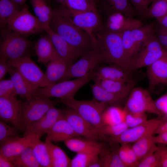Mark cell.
I'll return each instance as SVG.
<instances>
[{
	"label": "cell",
	"instance_id": "1",
	"mask_svg": "<svg viewBox=\"0 0 167 167\" xmlns=\"http://www.w3.org/2000/svg\"><path fill=\"white\" fill-rule=\"evenodd\" d=\"M95 36L96 48L103 62L115 65L131 71L130 62L123 47L122 32L113 31L105 27L96 32Z\"/></svg>",
	"mask_w": 167,
	"mask_h": 167
},
{
	"label": "cell",
	"instance_id": "2",
	"mask_svg": "<svg viewBox=\"0 0 167 167\" xmlns=\"http://www.w3.org/2000/svg\"><path fill=\"white\" fill-rule=\"evenodd\" d=\"M49 27L83 54L94 47L92 41L86 32L54 12Z\"/></svg>",
	"mask_w": 167,
	"mask_h": 167
},
{
	"label": "cell",
	"instance_id": "3",
	"mask_svg": "<svg viewBox=\"0 0 167 167\" xmlns=\"http://www.w3.org/2000/svg\"><path fill=\"white\" fill-rule=\"evenodd\" d=\"M54 12L86 32L91 37L94 46H96L97 40L94 33L104 28L98 11H77L62 5L56 7Z\"/></svg>",
	"mask_w": 167,
	"mask_h": 167
},
{
	"label": "cell",
	"instance_id": "4",
	"mask_svg": "<svg viewBox=\"0 0 167 167\" xmlns=\"http://www.w3.org/2000/svg\"><path fill=\"white\" fill-rule=\"evenodd\" d=\"M59 101L60 103L74 110L97 131L100 136V132L105 125L104 113L108 104L94 99L90 101H79L73 98L67 100L59 99Z\"/></svg>",
	"mask_w": 167,
	"mask_h": 167
},
{
	"label": "cell",
	"instance_id": "5",
	"mask_svg": "<svg viewBox=\"0 0 167 167\" xmlns=\"http://www.w3.org/2000/svg\"><path fill=\"white\" fill-rule=\"evenodd\" d=\"M60 103L58 100L33 96L23 101L19 118V130L24 133L33 123L40 119L51 107Z\"/></svg>",
	"mask_w": 167,
	"mask_h": 167
},
{
	"label": "cell",
	"instance_id": "6",
	"mask_svg": "<svg viewBox=\"0 0 167 167\" xmlns=\"http://www.w3.org/2000/svg\"><path fill=\"white\" fill-rule=\"evenodd\" d=\"M1 31L0 58L11 61L29 57L32 45L26 37L8 28Z\"/></svg>",
	"mask_w": 167,
	"mask_h": 167
},
{
	"label": "cell",
	"instance_id": "7",
	"mask_svg": "<svg viewBox=\"0 0 167 167\" xmlns=\"http://www.w3.org/2000/svg\"><path fill=\"white\" fill-rule=\"evenodd\" d=\"M94 71V70L83 77L62 81L47 86L39 88L33 96L47 98L55 97L62 100L74 98L75 95L82 87L93 79Z\"/></svg>",
	"mask_w": 167,
	"mask_h": 167
},
{
	"label": "cell",
	"instance_id": "8",
	"mask_svg": "<svg viewBox=\"0 0 167 167\" xmlns=\"http://www.w3.org/2000/svg\"><path fill=\"white\" fill-rule=\"evenodd\" d=\"M166 54L167 51L156 36L152 35L144 41L139 50L131 59L130 70L148 67Z\"/></svg>",
	"mask_w": 167,
	"mask_h": 167
},
{
	"label": "cell",
	"instance_id": "9",
	"mask_svg": "<svg viewBox=\"0 0 167 167\" xmlns=\"http://www.w3.org/2000/svg\"><path fill=\"white\" fill-rule=\"evenodd\" d=\"M166 121L167 117L166 116H159L155 118L147 120L137 126L128 128L118 136L106 137V141L110 145L134 143L145 136L155 134L160 125Z\"/></svg>",
	"mask_w": 167,
	"mask_h": 167
},
{
	"label": "cell",
	"instance_id": "10",
	"mask_svg": "<svg viewBox=\"0 0 167 167\" xmlns=\"http://www.w3.org/2000/svg\"><path fill=\"white\" fill-rule=\"evenodd\" d=\"M7 27L9 30L25 37L45 31L37 17L24 7L9 19Z\"/></svg>",
	"mask_w": 167,
	"mask_h": 167
},
{
	"label": "cell",
	"instance_id": "11",
	"mask_svg": "<svg viewBox=\"0 0 167 167\" xmlns=\"http://www.w3.org/2000/svg\"><path fill=\"white\" fill-rule=\"evenodd\" d=\"M124 108L131 113L148 112L164 116L157 107L148 90L140 87L132 89Z\"/></svg>",
	"mask_w": 167,
	"mask_h": 167
},
{
	"label": "cell",
	"instance_id": "12",
	"mask_svg": "<svg viewBox=\"0 0 167 167\" xmlns=\"http://www.w3.org/2000/svg\"><path fill=\"white\" fill-rule=\"evenodd\" d=\"M154 33L153 22L139 28L122 32L123 47L130 63L132 58L141 49L144 41Z\"/></svg>",
	"mask_w": 167,
	"mask_h": 167
},
{
	"label": "cell",
	"instance_id": "13",
	"mask_svg": "<svg viewBox=\"0 0 167 167\" xmlns=\"http://www.w3.org/2000/svg\"><path fill=\"white\" fill-rule=\"evenodd\" d=\"M101 62L102 59L99 51L96 48H92L84 53L77 61L69 65L63 81L83 77Z\"/></svg>",
	"mask_w": 167,
	"mask_h": 167
},
{
	"label": "cell",
	"instance_id": "14",
	"mask_svg": "<svg viewBox=\"0 0 167 167\" xmlns=\"http://www.w3.org/2000/svg\"><path fill=\"white\" fill-rule=\"evenodd\" d=\"M7 61L11 66L15 68L33 86L37 88H42L48 85L45 73L29 57Z\"/></svg>",
	"mask_w": 167,
	"mask_h": 167
},
{
	"label": "cell",
	"instance_id": "15",
	"mask_svg": "<svg viewBox=\"0 0 167 167\" xmlns=\"http://www.w3.org/2000/svg\"><path fill=\"white\" fill-rule=\"evenodd\" d=\"M63 117L69 123L78 136L97 141L101 139L99 132L73 109L62 111Z\"/></svg>",
	"mask_w": 167,
	"mask_h": 167
},
{
	"label": "cell",
	"instance_id": "16",
	"mask_svg": "<svg viewBox=\"0 0 167 167\" xmlns=\"http://www.w3.org/2000/svg\"><path fill=\"white\" fill-rule=\"evenodd\" d=\"M63 117L62 111L54 106L50 108L39 120L33 123L24 135L32 134L40 138L59 119Z\"/></svg>",
	"mask_w": 167,
	"mask_h": 167
},
{
	"label": "cell",
	"instance_id": "17",
	"mask_svg": "<svg viewBox=\"0 0 167 167\" xmlns=\"http://www.w3.org/2000/svg\"><path fill=\"white\" fill-rule=\"evenodd\" d=\"M23 101L16 97H0V118L19 130V113Z\"/></svg>",
	"mask_w": 167,
	"mask_h": 167
},
{
	"label": "cell",
	"instance_id": "18",
	"mask_svg": "<svg viewBox=\"0 0 167 167\" xmlns=\"http://www.w3.org/2000/svg\"><path fill=\"white\" fill-rule=\"evenodd\" d=\"M45 31L52 41L57 58L71 64L83 54L53 31L49 28L46 29Z\"/></svg>",
	"mask_w": 167,
	"mask_h": 167
},
{
	"label": "cell",
	"instance_id": "19",
	"mask_svg": "<svg viewBox=\"0 0 167 167\" xmlns=\"http://www.w3.org/2000/svg\"><path fill=\"white\" fill-rule=\"evenodd\" d=\"M147 67L148 90L150 93L158 84H167V54Z\"/></svg>",
	"mask_w": 167,
	"mask_h": 167
},
{
	"label": "cell",
	"instance_id": "20",
	"mask_svg": "<svg viewBox=\"0 0 167 167\" xmlns=\"http://www.w3.org/2000/svg\"><path fill=\"white\" fill-rule=\"evenodd\" d=\"M30 135L6 139L0 143V156L11 161L18 156L30 145Z\"/></svg>",
	"mask_w": 167,
	"mask_h": 167
},
{
	"label": "cell",
	"instance_id": "21",
	"mask_svg": "<svg viewBox=\"0 0 167 167\" xmlns=\"http://www.w3.org/2000/svg\"><path fill=\"white\" fill-rule=\"evenodd\" d=\"M143 26L142 23L139 20L117 12L108 16L106 28L113 31L122 32Z\"/></svg>",
	"mask_w": 167,
	"mask_h": 167
},
{
	"label": "cell",
	"instance_id": "22",
	"mask_svg": "<svg viewBox=\"0 0 167 167\" xmlns=\"http://www.w3.org/2000/svg\"><path fill=\"white\" fill-rule=\"evenodd\" d=\"M131 72L114 64L103 66L96 70L95 68L94 71V78L119 80L129 83L134 80L131 75Z\"/></svg>",
	"mask_w": 167,
	"mask_h": 167
},
{
	"label": "cell",
	"instance_id": "23",
	"mask_svg": "<svg viewBox=\"0 0 167 167\" xmlns=\"http://www.w3.org/2000/svg\"><path fill=\"white\" fill-rule=\"evenodd\" d=\"M46 134V139L55 143L64 142L69 139L78 137L63 116L54 124Z\"/></svg>",
	"mask_w": 167,
	"mask_h": 167
},
{
	"label": "cell",
	"instance_id": "24",
	"mask_svg": "<svg viewBox=\"0 0 167 167\" xmlns=\"http://www.w3.org/2000/svg\"><path fill=\"white\" fill-rule=\"evenodd\" d=\"M34 49L39 62L48 64L57 58L53 43L47 33L38 38L35 44Z\"/></svg>",
	"mask_w": 167,
	"mask_h": 167
},
{
	"label": "cell",
	"instance_id": "25",
	"mask_svg": "<svg viewBox=\"0 0 167 167\" xmlns=\"http://www.w3.org/2000/svg\"><path fill=\"white\" fill-rule=\"evenodd\" d=\"M70 64L58 58L50 62L45 73L48 86L63 81Z\"/></svg>",
	"mask_w": 167,
	"mask_h": 167
},
{
	"label": "cell",
	"instance_id": "26",
	"mask_svg": "<svg viewBox=\"0 0 167 167\" xmlns=\"http://www.w3.org/2000/svg\"><path fill=\"white\" fill-rule=\"evenodd\" d=\"M8 73L16 94L19 95L20 98L26 100L34 96L39 88L30 84L15 68L11 66Z\"/></svg>",
	"mask_w": 167,
	"mask_h": 167
},
{
	"label": "cell",
	"instance_id": "27",
	"mask_svg": "<svg viewBox=\"0 0 167 167\" xmlns=\"http://www.w3.org/2000/svg\"><path fill=\"white\" fill-rule=\"evenodd\" d=\"M101 3L103 10L108 16L118 12L133 18L137 14L129 0H101Z\"/></svg>",
	"mask_w": 167,
	"mask_h": 167
},
{
	"label": "cell",
	"instance_id": "28",
	"mask_svg": "<svg viewBox=\"0 0 167 167\" xmlns=\"http://www.w3.org/2000/svg\"><path fill=\"white\" fill-rule=\"evenodd\" d=\"M91 87L94 99L100 102L112 106H117L122 102L128 96L131 91L118 93H112L106 91L95 82L91 85Z\"/></svg>",
	"mask_w": 167,
	"mask_h": 167
},
{
	"label": "cell",
	"instance_id": "29",
	"mask_svg": "<svg viewBox=\"0 0 167 167\" xmlns=\"http://www.w3.org/2000/svg\"><path fill=\"white\" fill-rule=\"evenodd\" d=\"M77 137H73L64 141L67 148L73 152L78 153L104 149L103 145L97 141Z\"/></svg>",
	"mask_w": 167,
	"mask_h": 167
},
{
	"label": "cell",
	"instance_id": "30",
	"mask_svg": "<svg viewBox=\"0 0 167 167\" xmlns=\"http://www.w3.org/2000/svg\"><path fill=\"white\" fill-rule=\"evenodd\" d=\"M31 139L30 146L32 147L36 158L41 167H51V160L47 146L40 138L30 134Z\"/></svg>",
	"mask_w": 167,
	"mask_h": 167
},
{
	"label": "cell",
	"instance_id": "31",
	"mask_svg": "<svg viewBox=\"0 0 167 167\" xmlns=\"http://www.w3.org/2000/svg\"><path fill=\"white\" fill-rule=\"evenodd\" d=\"M153 134L145 136L135 142L132 146L140 161L151 153L155 152L157 146L153 140Z\"/></svg>",
	"mask_w": 167,
	"mask_h": 167
},
{
	"label": "cell",
	"instance_id": "32",
	"mask_svg": "<svg viewBox=\"0 0 167 167\" xmlns=\"http://www.w3.org/2000/svg\"><path fill=\"white\" fill-rule=\"evenodd\" d=\"M45 143L50 156L51 167L70 166L71 160L61 148L46 139Z\"/></svg>",
	"mask_w": 167,
	"mask_h": 167
},
{
	"label": "cell",
	"instance_id": "33",
	"mask_svg": "<svg viewBox=\"0 0 167 167\" xmlns=\"http://www.w3.org/2000/svg\"><path fill=\"white\" fill-rule=\"evenodd\" d=\"M94 82L99 84L103 89L109 92L118 93L131 91L135 84L133 80L129 83L119 80L103 79L94 78Z\"/></svg>",
	"mask_w": 167,
	"mask_h": 167
},
{
	"label": "cell",
	"instance_id": "34",
	"mask_svg": "<svg viewBox=\"0 0 167 167\" xmlns=\"http://www.w3.org/2000/svg\"><path fill=\"white\" fill-rule=\"evenodd\" d=\"M104 150H96L77 153L71 160L70 167H91L98 161L99 155Z\"/></svg>",
	"mask_w": 167,
	"mask_h": 167
},
{
	"label": "cell",
	"instance_id": "35",
	"mask_svg": "<svg viewBox=\"0 0 167 167\" xmlns=\"http://www.w3.org/2000/svg\"><path fill=\"white\" fill-rule=\"evenodd\" d=\"M21 6L12 0H0V26L1 31L7 28L8 21Z\"/></svg>",
	"mask_w": 167,
	"mask_h": 167
},
{
	"label": "cell",
	"instance_id": "36",
	"mask_svg": "<svg viewBox=\"0 0 167 167\" xmlns=\"http://www.w3.org/2000/svg\"><path fill=\"white\" fill-rule=\"evenodd\" d=\"M11 161L15 167H41L30 145L25 148L18 156Z\"/></svg>",
	"mask_w": 167,
	"mask_h": 167
},
{
	"label": "cell",
	"instance_id": "37",
	"mask_svg": "<svg viewBox=\"0 0 167 167\" xmlns=\"http://www.w3.org/2000/svg\"><path fill=\"white\" fill-rule=\"evenodd\" d=\"M127 111L124 108L122 109L116 106L107 108L103 114L105 124L114 125L125 122Z\"/></svg>",
	"mask_w": 167,
	"mask_h": 167
},
{
	"label": "cell",
	"instance_id": "38",
	"mask_svg": "<svg viewBox=\"0 0 167 167\" xmlns=\"http://www.w3.org/2000/svg\"><path fill=\"white\" fill-rule=\"evenodd\" d=\"M118 154L126 167H138L139 161L130 143L121 144Z\"/></svg>",
	"mask_w": 167,
	"mask_h": 167
},
{
	"label": "cell",
	"instance_id": "39",
	"mask_svg": "<svg viewBox=\"0 0 167 167\" xmlns=\"http://www.w3.org/2000/svg\"><path fill=\"white\" fill-rule=\"evenodd\" d=\"M96 3L95 0H66L62 6L77 11H98Z\"/></svg>",
	"mask_w": 167,
	"mask_h": 167
},
{
	"label": "cell",
	"instance_id": "40",
	"mask_svg": "<svg viewBox=\"0 0 167 167\" xmlns=\"http://www.w3.org/2000/svg\"><path fill=\"white\" fill-rule=\"evenodd\" d=\"M128 128L125 122L114 125L105 124L100 132L101 139L104 140L106 137H116Z\"/></svg>",
	"mask_w": 167,
	"mask_h": 167
},
{
	"label": "cell",
	"instance_id": "41",
	"mask_svg": "<svg viewBox=\"0 0 167 167\" xmlns=\"http://www.w3.org/2000/svg\"><path fill=\"white\" fill-rule=\"evenodd\" d=\"M167 14V2L163 0H152L145 16L156 19Z\"/></svg>",
	"mask_w": 167,
	"mask_h": 167
},
{
	"label": "cell",
	"instance_id": "42",
	"mask_svg": "<svg viewBox=\"0 0 167 167\" xmlns=\"http://www.w3.org/2000/svg\"><path fill=\"white\" fill-rule=\"evenodd\" d=\"M147 120L145 113H134L127 111L125 122L129 128H131L138 126Z\"/></svg>",
	"mask_w": 167,
	"mask_h": 167
},
{
	"label": "cell",
	"instance_id": "43",
	"mask_svg": "<svg viewBox=\"0 0 167 167\" xmlns=\"http://www.w3.org/2000/svg\"><path fill=\"white\" fill-rule=\"evenodd\" d=\"M17 129L15 127L9 126L1 120L0 143L6 139L18 136Z\"/></svg>",
	"mask_w": 167,
	"mask_h": 167
},
{
	"label": "cell",
	"instance_id": "44",
	"mask_svg": "<svg viewBox=\"0 0 167 167\" xmlns=\"http://www.w3.org/2000/svg\"><path fill=\"white\" fill-rule=\"evenodd\" d=\"M17 95L13 83L10 79L0 80V97H13Z\"/></svg>",
	"mask_w": 167,
	"mask_h": 167
},
{
	"label": "cell",
	"instance_id": "45",
	"mask_svg": "<svg viewBox=\"0 0 167 167\" xmlns=\"http://www.w3.org/2000/svg\"><path fill=\"white\" fill-rule=\"evenodd\" d=\"M138 167H160L159 158L156 151L141 160Z\"/></svg>",
	"mask_w": 167,
	"mask_h": 167
},
{
	"label": "cell",
	"instance_id": "46",
	"mask_svg": "<svg viewBox=\"0 0 167 167\" xmlns=\"http://www.w3.org/2000/svg\"><path fill=\"white\" fill-rule=\"evenodd\" d=\"M137 14L145 15L152 0H129Z\"/></svg>",
	"mask_w": 167,
	"mask_h": 167
},
{
	"label": "cell",
	"instance_id": "47",
	"mask_svg": "<svg viewBox=\"0 0 167 167\" xmlns=\"http://www.w3.org/2000/svg\"><path fill=\"white\" fill-rule=\"evenodd\" d=\"M156 152L159 158L160 167H167V147L165 145L159 144Z\"/></svg>",
	"mask_w": 167,
	"mask_h": 167
},
{
	"label": "cell",
	"instance_id": "48",
	"mask_svg": "<svg viewBox=\"0 0 167 167\" xmlns=\"http://www.w3.org/2000/svg\"><path fill=\"white\" fill-rule=\"evenodd\" d=\"M156 37L161 44L167 51V28L160 25L157 29Z\"/></svg>",
	"mask_w": 167,
	"mask_h": 167
},
{
	"label": "cell",
	"instance_id": "49",
	"mask_svg": "<svg viewBox=\"0 0 167 167\" xmlns=\"http://www.w3.org/2000/svg\"><path fill=\"white\" fill-rule=\"evenodd\" d=\"M155 102L159 110L167 117V93L158 98Z\"/></svg>",
	"mask_w": 167,
	"mask_h": 167
},
{
	"label": "cell",
	"instance_id": "50",
	"mask_svg": "<svg viewBox=\"0 0 167 167\" xmlns=\"http://www.w3.org/2000/svg\"><path fill=\"white\" fill-rule=\"evenodd\" d=\"M11 67L7 60L0 58V80L3 79L6 73L8 72Z\"/></svg>",
	"mask_w": 167,
	"mask_h": 167
},
{
	"label": "cell",
	"instance_id": "51",
	"mask_svg": "<svg viewBox=\"0 0 167 167\" xmlns=\"http://www.w3.org/2000/svg\"><path fill=\"white\" fill-rule=\"evenodd\" d=\"M153 140L156 144L167 145V131L158 134L156 136H153Z\"/></svg>",
	"mask_w": 167,
	"mask_h": 167
},
{
	"label": "cell",
	"instance_id": "52",
	"mask_svg": "<svg viewBox=\"0 0 167 167\" xmlns=\"http://www.w3.org/2000/svg\"><path fill=\"white\" fill-rule=\"evenodd\" d=\"M0 167H14L13 164L9 160L0 156Z\"/></svg>",
	"mask_w": 167,
	"mask_h": 167
},
{
	"label": "cell",
	"instance_id": "53",
	"mask_svg": "<svg viewBox=\"0 0 167 167\" xmlns=\"http://www.w3.org/2000/svg\"><path fill=\"white\" fill-rule=\"evenodd\" d=\"M156 20L160 25L167 28V14Z\"/></svg>",
	"mask_w": 167,
	"mask_h": 167
},
{
	"label": "cell",
	"instance_id": "54",
	"mask_svg": "<svg viewBox=\"0 0 167 167\" xmlns=\"http://www.w3.org/2000/svg\"><path fill=\"white\" fill-rule=\"evenodd\" d=\"M17 5L22 6H23L27 0H12Z\"/></svg>",
	"mask_w": 167,
	"mask_h": 167
},
{
	"label": "cell",
	"instance_id": "55",
	"mask_svg": "<svg viewBox=\"0 0 167 167\" xmlns=\"http://www.w3.org/2000/svg\"><path fill=\"white\" fill-rule=\"evenodd\" d=\"M58 2L61 3L62 5H63L64 4L66 0H56Z\"/></svg>",
	"mask_w": 167,
	"mask_h": 167
},
{
	"label": "cell",
	"instance_id": "56",
	"mask_svg": "<svg viewBox=\"0 0 167 167\" xmlns=\"http://www.w3.org/2000/svg\"><path fill=\"white\" fill-rule=\"evenodd\" d=\"M167 2V0H163Z\"/></svg>",
	"mask_w": 167,
	"mask_h": 167
},
{
	"label": "cell",
	"instance_id": "57",
	"mask_svg": "<svg viewBox=\"0 0 167 167\" xmlns=\"http://www.w3.org/2000/svg\"><path fill=\"white\" fill-rule=\"evenodd\" d=\"M96 2L98 1V0H95Z\"/></svg>",
	"mask_w": 167,
	"mask_h": 167
},
{
	"label": "cell",
	"instance_id": "58",
	"mask_svg": "<svg viewBox=\"0 0 167 167\" xmlns=\"http://www.w3.org/2000/svg\"></svg>",
	"mask_w": 167,
	"mask_h": 167
}]
</instances>
